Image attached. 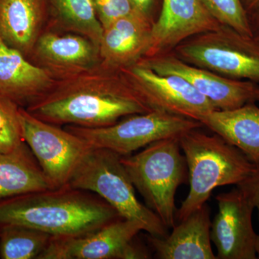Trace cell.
Here are the masks:
<instances>
[{"instance_id": "1", "label": "cell", "mask_w": 259, "mask_h": 259, "mask_svg": "<svg viewBox=\"0 0 259 259\" xmlns=\"http://www.w3.org/2000/svg\"><path fill=\"white\" fill-rule=\"evenodd\" d=\"M25 108L53 125L86 127H105L127 116L152 111L120 70L102 62L88 71L55 80L44 95Z\"/></svg>"}, {"instance_id": "2", "label": "cell", "mask_w": 259, "mask_h": 259, "mask_svg": "<svg viewBox=\"0 0 259 259\" xmlns=\"http://www.w3.org/2000/svg\"><path fill=\"white\" fill-rule=\"evenodd\" d=\"M120 218L97 194L69 185L0 200V228L25 226L54 237L86 234Z\"/></svg>"}, {"instance_id": "3", "label": "cell", "mask_w": 259, "mask_h": 259, "mask_svg": "<svg viewBox=\"0 0 259 259\" xmlns=\"http://www.w3.org/2000/svg\"><path fill=\"white\" fill-rule=\"evenodd\" d=\"M197 130L189 131L180 139L188 168L190 191L177 209L179 222L207 203L214 189L240 185L257 167L218 134L209 136Z\"/></svg>"}, {"instance_id": "4", "label": "cell", "mask_w": 259, "mask_h": 259, "mask_svg": "<svg viewBox=\"0 0 259 259\" xmlns=\"http://www.w3.org/2000/svg\"><path fill=\"white\" fill-rule=\"evenodd\" d=\"M69 185L98 195L123 219L136 221L151 236L165 238L168 228L156 213L141 203L121 161V156L105 148H90L73 174Z\"/></svg>"}, {"instance_id": "5", "label": "cell", "mask_w": 259, "mask_h": 259, "mask_svg": "<svg viewBox=\"0 0 259 259\" xmlns=\"http://www.w3.org/2000/svg\"><path fill=\"white\" fill-rule=\"evenodd\" d=\"M180 139H167L148 145L141 152L121 156L130 178L168 229L176 226L177 189L188 179Z\"/></svg>"}, {"instance_id": "6", "label": "cell", "mask_w": 259, "mask_h": 259, "mask_svg": "<svg viewBox=\"0 0 259 259\" xmlns=\"http://www.w3.org/2000/svg\"><path fill=\"white\" fill-rule=\"evenodd\" d=\"M172 53L225 77L259 83V40L227 25L189 37Z\"/></svg>"}, {"instance_id": "7", "label": "cell", "mask_w": 259, "mask_h": 259, "mask_svg": "<svg viewBox=\"0 0 259 259\" xmlns=\"http://www.w3.org/2000/svg\"><path fill=\"white\" fill-rule=\"evenodd\" d=\"M203 125L199 121L153 110L123 117L111 125L86 127L66 125V129L83 140L90 148H105L127 156L148 145L167 139H180Z\"/></svg>"}, {"instance_id": "8", "label": "cell", "mask_w": 259, "mask_h": 259, "mask_svg": "<svg viewBox=\"0 0 259 259\" xmlns=\"http://www.w3.org/2000/svg\"><path fill=\"white\" fill-rule=\"evenodd\" d=\"M24 141L31 150L53 189L69 185L90 146L66 128L40 120L20 107Z\"/></svg>"}, {"instance_id": "9", "label": "cell", "mask_w": 259, "mask_h": 259, "mask_svg": "<svg viewBox=\"0 0 259 259\" xmlns=\"http://www.w3.org/2000/svg\"><path fill=\"white\" fill-rule=\"evenodd\" d=\"M120 71L152 111L168 112L199 122L202 116L217 110L208 99L180 76L158 74L140 62Z\"/></svg>"}, {"instance_id": "10", "label": "cell", "mask_w": 259, "mask_h": 259, "mask_svg": "<svg viewBox=\"0 0 259 259\" xmlns=\"http://www.w3.org/2000/svg\"><path fill=\"white\" fill-rule=\"evenodd\" d=\"M139 62L158 74L177 75L187 80L197 92L208 99L217 110H233L259 102L258 83L225 77L187 64L172 52L144 58Z\"/></svg>"}, {"instance_id": "11", "label": "cell", "mask_w": 259, "mask_h": 259, "mask_svg": "<svg viewBox=\"0 0 259 259\" xmlns=\"http://www.w3.org/2000/svg\"><path fill=\"white\" fill-rule=\"evenodd\" d=\"M218 212L210 238L219 259H256L257 236L252 224L253 204L239 188L218 194Z\"/></svg>"}, {"instance_id": "12", "label": "cell", "mask_w": 259, "mask_h": 259, "mask_svg": "<svg viewBox=\"0 0 259 259\" xmlns=\"http://www.w3.org/2000/svg\"><path fill=\"white\" fill-rule=\"evenodd\" d=\"M30 59L55 80L88 71L102 62L100 47L88 37L51 29L39 37Z\"/></svg>"}, {"instance_id": "13", "label": "cell", "mask_w": 259, "mask_h": 259, "mask_svg": "<svg viewBox=\"0 0 259 259\" xmlns=\"http://www.w3.org/2000/svg\"><path fill=\"white\" fill-rule=\"evenodd\" d=\"M141 231L139 223L120 218L86 234L53 237L38 259H120Z\"/></svg>"}, {"instance_id": "14", "label": "cell", "mask_w": 259, "mask_h": 259, "mask_svg": "<svg viewBox=\"0 0 259 259\" xmlns=\"http://www.w3.org/2000/svg\"><path fill=\"white\" fill-rule=\"evenodd\" d=\"M221 25L202 0H163L153 23L151 47L146 57L171 53L184 40Z\"/></svg>"}, {"instance_id": "15", "label": "cell", "mask_w": 259, "mask_h": 259, "mask_svg": "<svg viewBox=\"0 0 259 259\" xmlns=\"http://www.w3.org/2000/svg\"><path fill=\"white\" fill-rule=\"evenodd\" d=\"M154 21L134 10L105 27L100 44L102 64L120 70L146 57L151 47Z\"/></svg>"}, {"instance_id": "16", "label": "cell", "mask_w": 259, "mask_h": 259, "mask_svg": "<svg viewBox=\"0 0 259 259\" xmlns=\"http://www.w3.org/2000/svg\"><path fill=\"white\" fill-rule=\"evenodd\" d=\"M165 238L146 235L161 259H215L210 238V209L207 203L179 222Z\"/></svg>"}, {"instance_id": "17", "label": "cell", "mask_w": 259, "mask_h": 259, "mask_svg": "<svg viewBox=\"0 0 259 259\" xmlns=\"http://www.w3.org/2000/svg\"><path fill=\"white\" fill-rule=\"evenodd\" d=\"M55 79L0 37V94L26 107L44 95Z\"/></svg>"}, {"instance_id": "18", "label": "cell", "mask_w": 259, "mask_h": 259, "mask_svg": "<svg viewBox=\"0 0 259 259\" xmlns=\"http://www.w3.org/2000/svg\"><path fill=\"white\" fill-rule=\"evenodd\" d=\"M49 10V0H0V37L30 60Z\"/></svg>"}, {"instance_id": "19", "label": "cell", "mask_w": 259, "mask_h": 259, "mask_svg": "<svg viewBox=\"0 0 259 259\" xmlns=\"http://www.w3.org/2000/svg\"><path fill=\"white\" fill-rule=\"evenodd\" d=\"M199 122L259 166V107L255 103L233 110H213Z\"/></svg>"}, {"instance_id": "20", "label": "cell", "mask_w": 259, "mask_h": 259, "mask_svg": "<svg viewBox=\"0 0 259 259\" xmlns=\"http://www.w3.org/2000/svg\"><path fill=\"white\" fill-rule=\"evenodd\" d=\"M47 189L53 188L26 143L0 153V200Z\"/></svg>"}, {"instance_id": "21", "label": "cell", "mask_w": 259, "mask_h": 259, "mask_svg": "<svg viewBox=\"0 0 259 259\" xmlns=\"http://www.w3.org/2000/svg\"><path fill=\"white\" fill-rule=\"evenodd\" d=\"M53 26L88 37L100 47L103 28L93 0H49Z\"/></svg>"}, {"instance_id": "22", "label": "cell", "mask_w": 259, "mask_h": 259, "mask_svg": "<svg viewBox=\"0 0 259 259\" xmlns=\"http://www.w3.org/2000/svg\"><path fill=\"white\" fill-rule=\"evenodd\" d=\"M53 237L28 227H3L0 228V258L38 259Z\"/></svg>"}, {"instance_id": "23", "label": "cell", "mask_w": 259, "mask_h": 259, "mask_svg": "<svg viewBox=\"0 0 259 259\" xmlns=\"http://www.w3.org/2000/svg\"><path fill=\"white\" fill-rule=\"evenodd\" d=\"M20 107L0 94V153L12 152L25 143Z\"/></svg>"}, {"instance_id": "24", "label": "cell", "mask_w": 259, "mask_h": 259, "mask_svg": "<svg viewBox=\"0 0 259 259\" xmlns=\"http://www.w3.org/2000/svg\"><path fill=\"white\" fill-rule=\"evenodd\" d=\"M207 10L221 24L235 29L248 36H253L249 18L241 0H202Z\"/></svg>"}, {"instance_id": "25", "label": "cell", "mask_w": 259, "mask_h": 259, "mask_svg": "<svg viewBox=\"0 0 259 259\" xmlns=\"http://www.w3.org/2000/svg\"><path fill=\"white\" fill-rule=\"evenodd\" d=\"M94 8L102 28L134 11L129 0H93Z\"/></svg>"}, {"instance_id": "26", "label": "cell", "mask_w": 259, "mask_h": 259, "mask_svg": "<svg viewBox=\"0 0 259 259\" xmlns=\"http://www.w3.org/2000/svg\"><path fill=\"white\" fill-rule=\"evenodd\" d=\"M237 187L249 199L254 208L257 209L259 220V166H257L253 173Z\"/></svg>"}, {"instance_id": "27", "label": "cell", "mask_w": 259, "mask_h": 259, "mask_svg": "<svg viewBox=\"0 0 259 259\" xmlns=\"http://www.w3.org/2000/svg\"><path fill=\"white\" fill-rule=\"evenodd\" d=\"M137 236L130 241L121 253L120 259H147L151 258L146 246L138 241Z\"/></svg>"}, {"instance_id": "28", "label": "cell", "mask_w": 259, "mask_h": 259, "mask_svg": "<svg viewBox=\"0 0 259 259\" xmlns=\"http://www.w3.org/2000/svg\"><path fill=\"white\" fill-rule=\"evenodd\" d=\"M135 11L153 18V10L156 0H129Z\"/></svg>"}, {"instance_id": "29", "label": "cell", "mask_w": 259, "mask_h": 259, "mask_svg": "<svg viewBox=\"0 0 259 259\" xmlns=\"http://www.w3.org/2000/svg\"><path fill=\"white\" fill-rule=\"evenodd\" d=\"M253 36L259 40V5L248 14Z\"/></svg>"}, {"instance_id": "30", "label": "cell", "mask_w": 259, "mask_h": 259, "mask_svg": "<svg viewBox=\"0 0 259 259\" xmlns=\"http://www.w3.org/2000/svg\"><path fill=\"white\" fill-rule=\"evenodd\" d=\"M243 8L246 10L248 14L251 13L259 5V0H241Z\"/></svg>"}, {"instance_id": "31", "label": "cell", "mask_w": 259, "mask_h": 259, "mask_svg": "<svg viewBox=\"0 0 259 259\" xmlns=\"http://www.w3.org/2000/svg\"><path fill=\"white\" fill-rule=\"evenodd\" d=\"M255 251H256L257 258H259V234L257 236L256 243H255Z\"/></svg>"}]
</instances>
